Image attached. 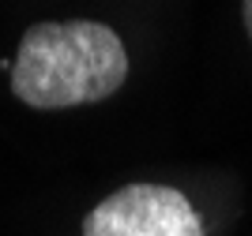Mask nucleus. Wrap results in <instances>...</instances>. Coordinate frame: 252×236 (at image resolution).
Masks as SVG:
<instances>
[{"label": "nucleus", "mask_w": 252, "mask_h": 236, "mask_svg": "<svg viewBox=\"0 0 252 236\" xmlns=\"http://www.w3.org/2000/svg\"><path fill=\"white\" fill-rule=\"evenodd\" d=\"M125 75V41L105 23H38L19 41L11 90L34 109H72L117 94Z\"/></svg>", "instance_id": "f257e3e1"}, {"label": "nucleus", "mask_w": 252, "mask_h": 236, "mask_svg": "<svg viewBox=\"0 0 252 236\" xmlns=\"http://www.w3.org/2000/svg\"><path fill=\"white\" fill-rule=\"evenodd\" d=\"M83 236H203V221L173 187L128 184L91 210Z\"/></svg>", "instance_id": "f03ea898"}, {"label": "nucleus", "mask_w": 252, "mask_h": 236, "mask_svg": "<svg viewBox=\"0 0 252 236\" xmlns=\"http://www.w3.org/2000/svg\"><path fill=\"white\" fill-rule=\"evenodd\" d=\"M241 15H245V30H249V38H252V0L241 4Z\"/></svg>", "instance_id": "7ed1b4c3"}]
</instances>
